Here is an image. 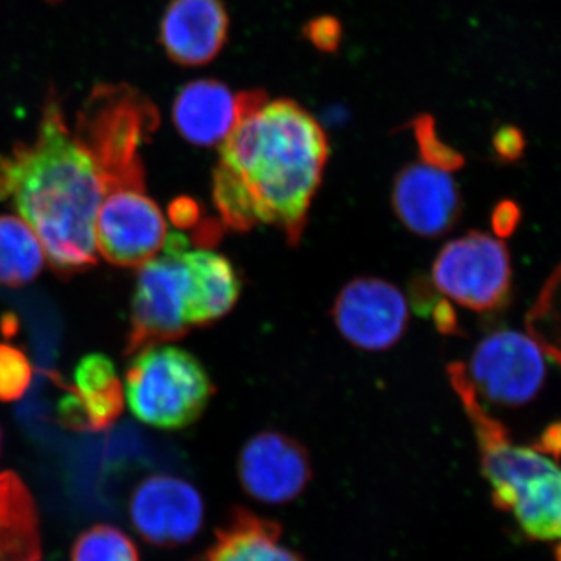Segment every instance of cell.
<instances>
[{"label":"cell","mask_w":561,"mask_h":561,"mask_svg":"<svg viewBox=\"0 0 561 561\" xmlns=\"http://www.w3.org/2000/svg\"><path fill=\"white\" fill-rule=\"evenodd\" d=\"M481 443L482 471L494 505L515 516L524 534L561 545V467L538 449L508 440L472 390L459 391Z\"/></svg>","instance_id":"obj_3"},{"label":"cell","mask_w":561,"mask_h":561,"mask_svg":"<svg viewBox=\"0 0 561 561\" xmlns=\"http://www.w3.org/2000/svg\"><path fill=\"white\" fill-rule=\"evenodd\" d=\"M331 316L343 337L365 351L391 348L409 324L404 295L379 278H357L346 284L335 298Z\"/></svg>","instance_id":"obj_9"},{"label":"cell","mask_w":561,"mask_h":561,"mask_svg":"<svg viewBox=\"0 0 561 561\" xmlns=\"http://www.w3.org/2000/svg\"><path fill=\"white\" fill-rule=\"evenodd\" d=\"M516 217H518V210L513 203H502L494 213V228L497 232H508L515 225Z\"/></svg>","instance_id":"obj_27"},{"label":"cell","mask_w":561,"mask_h":561,"mask_svg":"<svg viewBox=\"0 0 561 561\" xmlns=\"http://www.w3.org/2000/svg\"><path fill=\"white\" fill-rule=\"evenodd\" d=\"M38 511L13 471L0 472V561H39Z\"/></svg>","instance_id":"obj_18"},{"label":"cell","mask_w":561,"mask_h":561,"mask_svg":"<svg viewBox=\"0 0 561 561\" xmlns=\"http://www.w3.org/2000/svg\"><path fill=\"white\" fill-rule=\"evenodd\" d=\"M58 404L62 426L73 431L106 430L124 412L125 391L113 360L105 354H88L73 371V386Z\"/></svg>","instance_id":"obj_14"},{"label":"cell","mask_w":561,"mask_h":561,"mask_svg":"<svg viewBox=\"0 0 561 561\" xmlns=\"http://www.w3.org/2000/svg\"><path fill=\"white\" fill-rule=\"evenodd\" d=\"M305 36L321 51H335L341 46L342 25L332 16H320L305 27Z\"/></svg>","instance_id":"obj_24"},{"label":"cell","mask_w":561,"mask_h":561,"mask_svg":"<svg viewBox=\"0 0 561 561\" xmlns=\"http://www.w3.org/2000/svg\"><path fill=\"white\" fill-rule=\"evenodd\" d=\"M187 276L190 294L186 321L190 327H208L232 311L242 284L234 265L213 250H186L181 253Z\"/></svg>","instance_id":"obj_16"},{"label":"cell","mask_w":561,"mask_h":561,"mask_svg":"<svg viewBox=\"0 0 561 561\" xmlns=\"http://www.w3.org/2000/svg\"><path fill=\"white\" fill-rule=\"evenodd\" d=\"M434 289L426 279L415 280L412 289L413 308L421 316L423 313L430 316L437 330L443 334H456L457 317L453 311V306L448 300H438Z\"/></svg>","instance_id":"obj_23"},{"label":"cell","mask_w":561,"mask_h":561,"mask_svg":"<svg viewBox=\"0 0 561 561\" xmlns=\"http://www.w3.org/2000/svg\"><path fill=\"white\" fill-rule=\"evenodd\" d=\"M472 390L490 402L519 408L537 397L546 379L545 354L523 332L502 330L486 335L465 367Z\"/></svg>","instance_id":"obj_8"},{"label":"cell","mask_w":561,"mask_h":561,"mask_svg":"<svg viewBox=\"0 0 561 561\" xmlns=\"http://www.w3.org/2000/svg\"><path fill=\"white\" fill-rule=\"evenodd\" d=\"M494 151L502 161H516L523 157L524 142L523 133L516 127H502L493 138Z\"/></svg>","instance_id":"obj_25"},{"label":"cell","mask_w":561,"mask_h":561,"mask_svg":"<svg viewBox=\"0 0 561 561\" xmlns=\"http://www.w3.org/2000/svg\"><path fill=\"white\" fill-rule=\"evenodd\" d=\"M168 221L146 184L111 187L95 217L94 238L103 260L117 267H140L164 249Z\"/></svg>","instance_id":"obj_7"},{"label":"cell","mask_w":561,"mask_h":561,"mask_svg":"<svg viewBox=\"0 0 561 561\" xmlns=\"http://www.w3.org/2000/svg\"><path fill=\"white\" fill-rule=\"evenodd\" d=\"M238 476L243 491L262 504L297 500L312 479L305 446L280 432L254 435L239 454Z\"/></svg>","instance_id":"obj_11"},{"label":"cell","mask_w":561,"mask_h":561,"mask_svg":"<svg viewBox=\"0 0 561 561\" xmlns=\"http://www.w3.org/2000/svg\"><path fill=\"white\" fill-rule=\"evenodd\" d=\"M327 135L294 101L265 102L221 142L213 198L221 225L250 231L271 225L298 245L327 165Z\"/></svg>","instance_id":"obj_1"},{"label":"cell","mask_w":561,"mask_h":561,"mask_svg":"<svg viewBox=\"0 0 561 561\" xmlns=\"http://www.w3.org/2000/svg\"><path fill=\"white\" fill-rule=\"evenodd\" d=\"M228 31L230 18L220 0H172L162 16L160 43L173 62L197 68L220 54Z\"/></svg>","instance_id":"obj_13"},{"label":"cell","mask_w":561,"mask_h":561,"mask_svg":"<svg viewBox=\"0 0 561 561\" xmlns=\"http://www.w3.org/2000/svg\"><path fill=\"white\" fill-rule=\"evenodd\" d=\"M280 538L278 523L238 508L217 530L208 551L194 561H302Z\"/></svg>","instance_id":"obj_17"},{"label":"cell","mask_w":561,"mask_h":561,"mask_svg":"<svg viewBox=\"0 0 561 561\" xmlns=\"http://www.w3.org/2000/svg\"><path fill=\"white\" fill-rule=\"evenodd\" d=\"M171 219L176 227L192 228L201 221V206L191 198H179L169 208Z\"/></svg>","instance_id":"obj_26"},{"label":"cell","mask_w":561,"mask_h":561,"mask_svg":"<svg viewBox=\"0 0 561 561\" xmlns=\"http://www.w3.org/2000/svg\"><path fill=\"white\" fill-rule=\"evenodd\" d=\"M36 232L22 217L0 216V284L21 287L32 283L46 264Z\"/></svg>","instance_id":"obj_19"},{"label":"cell","mask_w":561,"mask_h":561,"mask_svg":"<svg viewBox=\"0 0 561 561\" xmlns=\"http://www.w3.org/2000/svg\"><path fill=\"white\" fill-rule=\"evenodd\" d=\"M0 451H2V432H0Z\"/></svg>","instance_id":"obj_28"},{"label":"cell","mask_w":561,"mask_h":561,"mask_svg":"<svg viewBox=\"0 0 561 561\" xmlns=\"http://www.w3.org/2000/svg\"><path fill=\"white\" fill-rule=\"evenodd\" d=\"M190 247L186 236L168 234L164 256L140 265L130 311V331L124 353L127 356L147 348L179 341L190 332L186 302L190 276L181 253Z\"/></svg>","instance_id":"obj_5"},{"label":"cell","mask_w":561,"mask_h":561,"mask_svg":"<svg viewBox=\"0 0 561 561\" xmlns=\"http://www.w3.org/2000/svg\"><path fill=\"white\" fill-rule=\"evenodd\" d=\"M413 135L419 144L421 160L426 164L446 172L457 171L463 165V157L443 142L437 133V125L427 114L413 121Z\"/></svg>","instance_id":"obj_21"},{"label":"cell","mask_w":561,"mask_h":561,"mask_svg":"<svg viewBox=\"0 0 561 561\" xmlns=\"http://www.w3.org/2000/svg\"><path fill=\"white\" fill-rule=\"evenodd\" d=\"M33 368L16 346L0 343V401L21 400L31 387Z\"/></svg>","instance_id":"obj_22"},{"label":"cell","mask_w":561,"mask_h":561,"mask_svg":"<svg viewBox=\"0 0 561 561\" xmlns=\"http://www.w3.org/2000/svg\"><path fill=\"white\" fill-rule=\"evenodd\" d=\"M105 194L101 162L50 91L35 139L0 153V202L31 225L51 268L70 276L98 264L94 225Z\"/></svg>","instance_id":"obj_2"},{"label":"cell","mask_w":561,"mask_h":561,"mask_svg":"<svg viewBox=\"0 0 561 561\" xmlns=\"http://www.w3.org/2000/svg\"><path fill=\"white\" fill-rule=\"evenodd\" d=\"M391 205L401 224L420 238H440L459 220L461 198L449 172L419 162L394 180Z\"/></svg>","instance_id":"obj_12"},{"label":"cell","mask_w":561,"mask_h":561,"mask_svg":"<svg viewBox=\"0 0 561 561\" xmlns=\"http://www.w3.org/2000/svg\"><path fill=\"white\" fill-rule=\"evenodd\" d=\"M128 508L136 531L158 548H176L194 540L205 519V504L197 489L168 474L149 476L139 482Z\"/></svg>","instance_id":"obj_10"},{"label":"cell","mask_w":561,"mask_h":561,"mask_svg":"<svg viewBox=\"0 0 561 561\" xmlns=\"http://www.w3.org/2000/svg\"><path fill=\"white\" fill-rule=\"evenodd\" d=\"M214 391L202 362L165 343L138 351L125 376L133 415L158 430L179 431L194 424Z\"/></svg>","instance_id":"obj_4"},{"label":"cell","mask_w":561,"mask_h":561,"mask_svg":"<svg viewBox=\"0 0 561 561\" xmlns=\"http://www.w3.org/2000/svg\"><path fill=\"white\" fill-rule=\"evenodd\" d=\"M432 284L463 308L493 311L511 294L512 262L507 247L485 232H468L443 247L432 267Z\"/></svg>","instance_id":"obj_6"},{"label":"cell","mask_w":561,"mask_h":561,"mask_svg":"<svg viewBox=\"0 0 561 561\" xmlns=\"http://www.w3.org/2000/svg\"><path fill=\"white\" fill-rule=\"evenodd\" d=\"M70 561H139V552L124 531L98 524L80 535Z\"/></svg>","instance_id":"obj_20"},{"label":"cell","mask_w":561,"mask_h":561,"mask_svg":"<svg viewBox=\"0 0 561 561\" xmlns=\"http://www.w3.org/2000/svg\"><path fill=\"white\" fill-rule=\"evenodd\" d=\"M173 124L187 142L210 147L224 142L241 121L239 94L217 80H195L176 94Z\"/></svg>","instance_id":"obj_15"}]
</instances>
